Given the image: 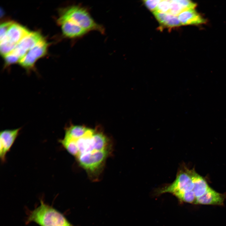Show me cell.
Here are the masks:
<instances>
[{"instance_id": "obj_1", "label": "cell", "mask_w": 226, "mask_h": 226, "mask_svg": "<svg viewBox=\"0 0 226 226\" xmlns=\"http://www.w3.org/2000/svg\"><path fill=\"white\" fill-rule=\"evenodd\" d=\"M58 142L92 177L100 174L111 149L110 141L104 133L81 125L66 127Z\"/></svg>"}, {"instance_id": "obj_2", "label": "cell", "mask_w": 226, "mask_h": 226, "mask_svg": "<svg viewBox=\"0 0 226 226\" xmlns=\"http://www.w3.org/2000/svg\"><path fill=\"white\" fill-rule=\"evenodd\" d=\"M65 21L79 26L88 32L95 31L102 34L105 32L104 27L95 21L88 10L81 5H72L61 10L58 24Z\"/></svg>"}, {"instance_id": "obj_3", "label": "cell", "mask_w": 226, "mask_h": 226, "mask_svg": "<svg viewBox=\"0 0 226 226\" xmlns=\"http://www.w3.org/2000/svg\"><path fill=\"white\" fill-rule=\"evenodd\" d=\"M40 202V206L29 211L26 223L34 222L40 226H73L58 211L42 199Z\"/></svg>"}, {"instance_id": "obj_4", "label": "cell", "mask_w": 226, "mask_h": 226, "mask_svg": "<svg viewBox=\"0 0 226 226\" xmlns=\"http://www.w3.org/2000/svg\"><path fill=\"white\" fill-rule=\"evenodd\" d=\"M193 171V170L188 169L180 171L174 181L162 188L159 193H171L177 198L184 193L193 191L194 186Z\"/></svg>"}, {"instance_id": "obj_5", "label": "cell", "mask_w": 226, "mask_h": 226, "mask_svg": "<svg viewBox=\"0 0 226 226\" xmlns=\"http://www.w3.org/2000/svg\"><path fill=\"white\" fill-rule=\"evenodd\" d=\"M48 44L43 38L20 60L19 65L29 72L35 69V63L47 53Z\"/></svg>"}, {"instance_id": "obj_6", "label": "cell", "mask_w": 226, "mask_h": 226, "mask_svg": "<svg viewBox=\"0 0 226 226\" xmlns=\"http://www.w3.org/2000/svg\"><path fill=\"white\" fill-rule=\"evenodd\" d=\"M21 127L13 129H5L0 132V158L1 161L4 163L7 153L19 135Z\"/></svg>"}, {"instance_id": "obj_7", "label": "cell", "mask_w": 226, "mask_h": 226, "mask_svg": "<svg viewBox=\"0 0 226 226\" xmlns=\"http://www.w3.org/2000/svg\"><path fill=\"white\" fill-rule=\"evenodd\" d=\"M42 38L40 33L30 32L17 44L11 52L17 56L20 60Z\"/></svg>"}, {"instance_id": "obj_8", "label": "cell", "mask_w": 226, "mask_h": 226, "mask_svg": "<svg viewBox=\"0 0 226 226\" xmlns=\"http://www.w3.org/2000/svg\"><path fill=\"white\" fill-rule=\"evenodd\" d=\"M30 32L23 25L13 22L0 42H5L15 47L21 40Z\"/></svg>"}, {"instance_id": "obj_9", "label": "cell", "mask_w": 226, "mask_h": 226, "mask_svg": "<svg viewBox=\"0 0 226 226\" xmlns=\"http://www.w3.org/2000/svg\"><path fill=\"white\" fill-rule=\"evenodd\" d=\"M177 17L182 25H198L206 22V19L195 8L185 10Z\"/></svg>"}, {"instance_id": "obj_10", "label": "cell", "mask_w": 226, "mask_h": 226, "mask_svg": "<svg viewBox=\"0 0 226 226\" xmlns=\"http://www.w3.org/2000/svg\"><path fill=\"white\" fill-rule=\"evenodd\" d=\"M224 199L223 195L210 187L203 195L196 198V204L222 205Z\"/></svg>"}, {"instance_id": "obj_11", "label": "cell", "mask_w": 226, "mask_h": 226, "mask_svg": "<svg viewBox=\"0 0 226 226\" xmlns=\"http://www.w3.org/2000/svg\"><path fill=\"white\" fill-rule=\"evenodd\" d=\"M58 24L61 26L63 35L68 38L78 39L89 32L81 27L68 21H63Z\"/></svg>"}, {"instance_id": "obj_12", "label": "cell", "mask_w": 226, "mask_h": 226, "mask_svg": "<svg viewBox=\"0 0 226 226\" xmlns=\"http://www.w3.org/2000/svg\"><path fill=\"white\" fill-rule=\"evenodd\" d=\"M154 17L162 25L168 28H173L182 25L178 17L172 14L154 11Z\"/></svg>"}, {"instance_id": "obj_13", "label": "cell", "mask_w": 226, "mask_h": 226, "mask_svg": "<svg viewBox=\"0 0 226 226\" xmlns=\"http://www.w3.org/2000/svg\"><path fill=\"white\" fill-rule=\"evenodd\" d=\"M193 178L194 184L193 191L197 198L203 195L210 187L205 180L194 170Z\"/></svg>"}, {"instance_id": "obj_14", "label": "cell", "mask_w": 226, "mask_h": 226, "mask_svg": "<svg viewBox=\"0 0 226 226\" xmlns=\"http://www.w3.org/2000/svg\"><path fill=\"white\" fill-rule=\"evenodd\" d=\"M169 14L177 16L182 12L186 10L178 0H170Z\"/></svg>"}, {"instance_id": "obj_15", "label": "cell", "mask_w": 226, "mask_h": 226, "mask_svg": "<svg viewBox=\"0 0 226 226\" xmlns=\"http://www.w3.org/2000/svg\"><path fill=\"white\" fill-rule=\"evenodd\" d=\"M170 6V0H161L154 11L169 13Z\"/></svg>"}, {"instance_id": "obj_16", "label": "cell", "mask_w": 226, "mask_h": 226, "mask_svg": "<svg viewBox=\"0 0 226 226\" xmlns=\"http://www.w3.org/2000/svg\"><path fill=\"white\" fill-rule=\"evenodd\" d=\"M4 59L5 67L16 63H19L20 60L19 58L12 52L4 56Z\"/></svg>"}, {"instance_id": "obj_17", "label": "cell", "mask_w": 226, "mask_h": 226, "mask_svg": "<svg viewBox=\"0 0 226 226\" xmlns=\"http://www.w3.org/2000/svg\"><path fill=\"white\" fill-rule=\"evenodd\" d=\"M12 21H9L3 23L0 25V40H1L5 36L8 29L13 23Z\"/></svg>"}, {"instance_id": "obj_18", "label": "cell", "mask_w": 226, "mask_h": 226, "mask_svg": "<svg viewBox=\"0 0 226 226\" xmlns=\"http://www.w3.org/2000/svg\"><path fill=\"white\" fill-rule=\"evenodd\" d=\"M161 0H145L143 3L148 9L153 12L155 11Z\"/></svg>"}]
</instances>
